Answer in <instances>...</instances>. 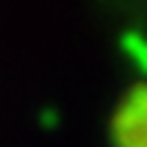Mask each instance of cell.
I'll list each match as a JSON object with an SVG mask.
<instances>
[{
  "mask_svg": "<svg viewBox=\"0 0 147 147\" xmlns=\"http://www.w3.org/2000/svg\"><path fill=\"white\" fill-rule=\"evenodd\" d=\"M114 133L119 147H147V86L125 97L114 119Z\"/></svg>",
  "mask_w": 147,
  "mask_h": 147,
  "instance_id": "6da1fadb",
  "label": "cell"
}]
</instances>
